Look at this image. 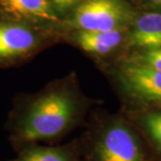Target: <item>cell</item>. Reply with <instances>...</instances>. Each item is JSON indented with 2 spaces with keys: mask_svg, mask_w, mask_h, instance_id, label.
I'll use <instances>...</instances> for the list:
<instances>
[{
  "mask_svg": "<svg viewBox=\"0 0 161 161\" xmlns=\"http://www.w3.org/2000/svg\"><path fill=\"white\" fill-rule=\"evenodd\" d=\"M79 103L65 89L41 95L24 109L16 122L14 138L23 142L56 138L75 122Z\"/></svg>",
  "mask_w": 161,
  "mask_h": 161,
  "instance_id": "1",
  "label": "cell"
},
{
  "mask_svg": "<svg viewBox=\"0 0 161 161\" xmlns=\"http://www.w3.org/2000/svg\"><path fill=\"white\" fill-rule=\"evenodd\" d=\"M136 15L125 0H85L70 13L64 24L76 31H127Z\"/></svg>",
  "mask_w": 161,
  "mask_h": 161,
  "instance_id": "2",
  "label": "cell"
},
{
  "mask_svg": "<svg viewBox=\"0 0 161 161\" xmlns=\"http://www.w3.org/2000/svg\"><path fill=\"white\" fill-rule=\"evenodd\" d=\"M90 161H146L138 136L120 120L109 124L92 144Z\"/></svg>",
  "mask_w": 161,
  "mask_h": 161,
  "instance_id": "3",
  "label": "cell"
},
{
  "mask_svg": "<svg viewBox=\"0 0 161 161\" xmlns=\"http://www.w3.org/2000/svg\"><path fill=\"white\" fill-rule=\"evenodd\" d=\"M117 78L125 94L135 103L161 107V72L123 62L118 67Z\"/></svg>",
  "mask_w": 161,
  "mask_h": 161,
  "instance_id": "4",
  "label": "cell"
},
{
  "mask_svg": "<svg viewBox=\"0 0 161 161\" xmlns=\"http://www.w3.org/2000/svg\"><path fill=\"white\" fill-rule=\"evenodd\" d=\"M38 45V35L27 23L15 20L0 22V63L23 58Z\"/></svg>",
  "mask_w": 161,
  "mask_h": 161,
  "instance_id": "5",
  "label": "cell"
},
{
  "mask_svg": "<svg viewBox=\"0 0 161 161\" xmlns=\"http://www.w3.org/2000/svg\"><path fill=\"white\" fill-rule=\"evenodd\" d=\"M126 44L135 50L161 47V12L137 14L126 33Z\"/></svg>",
  "mask_w": 161,
  "mask_h": 161,
  "instance_id": "6",
  "label": "cell"
},
{
  "mask_svg": "<svg viewBox=\"0 0 161 161\" xmlns=\"http://www.w3.org/2000/svg\"><path fill=\"white\" fill-rule=\"evenodd\" d=\"M0 8L14 20L23 23L60 22L48 0H0Z\"/></svg>",
  "mask_w": 161,
  "mask_h": 161,
  "instance_id": "7",
  "label": "cell"
},
{
  "mask_svg": "<svg viewBox=\"0 0 161 161\" xmlns=\"http://www.w3.org/2000/svg\"><path fill=\"white\" fill-rule=\"evenodd\" d=\"M127 31H76L74 40L84 51L98 56H105L114 51L125 40Z\"/></svg>",
  "mask_w": 161,
  "mask_h": 161,
  "instance_id": "8",
  "label": "cell"
},
{
  "mask_svg": "<svg viewBox=\"0 0 161 161\" xmlns=\"http://www.w3.org/2000/svg\"><path fill=\"white\" fill-rule=\"evenodd\" d=\"M13 161H77L75 153L64 147H29Z\"/></svg>",
  "mask_w": 161,
  "mask_h": 161,
  "instance_id": "9",
  "label": "cell"
},
{
  "mask_svg": "<svg viewBox=\"0 0 161 161\" xmlns=\"http://www.w3.org/2000/svg\"><path fill=\"white\" fill-rule=\"evenodd\" d=\"M124 62L142 68L161 72V47L154 49L134 50Z\"/></svg>",
  "mask_w": 161,
  "mask_h": 161,
  "instance_id": "10",
  "label": "cell"
},
{
  "mask_svg": "<svg viewBox=\"0 0 161 161\" xmlns=\"http://www.w3.org/2000/svg\"><path fill=\"white\" fill-rule=\"evenodd\" d=\"M140 124L150 140L161 152V111H149L142 115Z\"/></svg>",
  "mask_w": 161,
  "mask_h": 161,
  "instance_id": "11",
  "label": "cell"
},
{
  "mask_svg": "<svg viewBox=\"0 0 161 161\" xmlns=\"http://www.w3.org/2000/svg\"><path fill=\"white\" fill-rule=\"evenodd\" d=\"M48 1L51 4L56 14L59 16L71 13L85 0H48Z\"/></svg>",
  "mask_w": 161,
  "mask_h": 161,
  "instance_id": "12",
  "label": "cell"
},
{
  "mask_svg": "<svg viewBox=\"0 0 161 161\" xmlns=\"http://www.w3.org/2000/svg\"><path fill=\"white\" fill-rule=\"evenodd\" d=\"M150 10L161 12V0H145Z\"/></svg>",
  "mask_w": 161,
  "mask_h": 161,
  "instance_id": "13",
  "label": "cell"
}]
</instances>
